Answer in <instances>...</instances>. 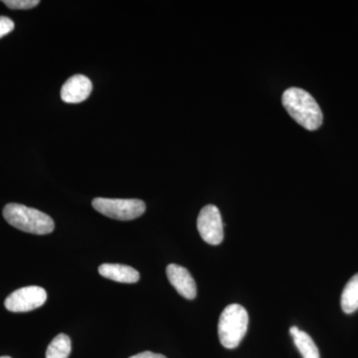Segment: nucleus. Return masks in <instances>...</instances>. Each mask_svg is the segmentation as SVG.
I'll use <instances>...</instances> for the list:
<instances>
[{
  "instance_id": "11",
  "label": "nucleus",
  "mask_w": 358,
  "mask_h": 358,
  "mask_svg": "<svg viewBox=\"0 0 358 358\" xmlns=\"http://www.w3.org/2000/svg\"><path fill=\"white\" fill-rule=\"evenodd\" d=\"M71 350L72 343L69 336L65 334H60L51 341L47 348L46 358H68Z\"/></svg>"
},
{
  "instance_id": "15",
  "label": "nucleus",
  "mask_w": 358,
  "mask_h": 358,
  "mask_svg": "<svg viewBox=\"0 0 358 358\" xmlns=\"http://www.w3.org/2000/svg\"><path fill=\"white\" fill-rule=\"evenodd\" d=\"M129 358H166L164 355H159V353H154L150 352H145L138 353V355H133Z\"/></svg>"
},
{
  "instance_id": "2",
  "label": "nucleus",
  "mask_w": 358,
  "mask_h": 358,
  "mask_svg": "<svg viewBox=\"0 0 358 358\" xmlns=\"http://www.w3.org/2000/svg\"><path fill=\"white\" fill-rule=\"evenodd\" d=\"M3 217L16 229L31 234H50L55 229V223L50 216L22 204L6 205Z\"/></svg>"
},
{
  "instance_id": "8",
  "label": "nucleus",
  "mask_w": 358,
  "mask_h": 358,
  "mask_svg": "<svg viewBox=\"0 0 358 358\" xmlns=\"http://www.w3.org/2000/svg\"><path fill=\"white\" fill-rule=\"evenodd\" d=\"M93 85L84 75H75L69 78L61 89V98L65 103H78L89 98Z\"/></svg>"
},
{
  "instance_id": "6",
  "label": "nucleus",
  "mask_w": 358,
  "mask_h": 358,
  "mask_svg": "<svg viewBox=\"0 0 358 358\" xmlns=\"http://www.w3.org/2000/svg\"><path fill=\"white\" fill-rule=\"evenodd\" d=\"M197 229L202 239L209 245H219L224 239L222 217L215 205H206L197 218Z\"/></svg>"
},
{
  "instance_id": "9",
  "label": "nucleus",
  "mask_w": 358,
  "mask_h": 358,
  "mask_svg": "<svg viewBox=\"0 0 358 358\" xmlns=\"http://www.w3.org/2000/svg\"><path fill=\"white\" fill-rule=\"evenodd\" d=\"M99 273L103 278L124 284H134L140 280V273L136 268L121 264H103Z\"/></svg>"
},
{
  "instance_id": "5",
  "label": "nucleus",
  "mask_w": 358,
  "mask_h": 358,
  "mask_svg": "<svg viewBox=\"0 0 358 358\" xmlns=\"http://www.w3.org/2000/svg\"><path fill=\"white\" fill-rule=\"evenodd\" d=\"M46 301L47 293L43 288L30 286L16 289L9 294L4 306L9 312L26 313L42 307Z\"/></svg>"
},
{
  "instance_id": "1",
  "label": "nucleus",
  "mask_w": 358,
  "mask_h": 358,
  "mask_svg": "<svg viewBox=\"0 0 358 358\" xmlns=\"http://www.w3.org/2000/svg\"><path fill=\"white\" fill-rule=\"evenodd\" d=\"M282 103L289 115L308 131L322 126L324 115L319 103L308 92L300 88H289L282 94Z\"/></svg>"
},
{
  "instance_id": "17",
  "label": "nucleus",
  "mask_w": 358,
  "mask_h": 358,
  "mask_svg": "<svg viewBox=\"0 0 358 358\" xmlns=\"http://www.w3.org/2000/svg\"><path fill=\"white\" fill-rule=\"evenodd\" d=\"M0 358H11L10 357H1Z\"/></svg>"
},
{
  "instance_id": "13",
  "label": "nucleus",
  "mask_w": 358,
  "mask_h": 358,
  "mask_svg": "<svg viewBox=\"0 0 358 358\" xmlns=\"http://www.w3.org/2000/svg\"><path fill=\"white\" fill-rule=\"evenodd\" d=\"M2 2L10 9H31L40 3L39 0H4Z\"/></svg>"
},
{
  "instance_id": "16",
  "label": "nucleus",
  "mask_w": 358,
  "mask_h": 358,
  "mask_svg": "<svg viewBox=\"0 0 358 358\" xmlns=\"http://www.w3.org/2000/svg\"><path fill=\"white\" fill-rule=\"evenodd\" d=\"M299 331H300V329H299V327L294 326L292 327L291 329H289V334H291V336H294V334L298 333Z\"/></svg>"
},
{
  "instance_id": "10",
  "label": "nucleus",
  "mask_w": 358,
  "mask_h": 358,
  "mask_svg": "<svg viewBox=\"0 0 358 358\" xmlns=\"http://www.w3.org/2000/svg\"><path fill=\"white\" fill-rule=\"evenodd\" d=\"M341 303L345 313H352L358 310V273L345 285L341 294Z\"/></svg>"
},
{
  "instance_id": "7",
  "label": "nucleus",
  "mask_w": 358,
  "mask_h": 358,
  "mask_svg": "<svg viewBox=\"0 0 358 358\" xmlns=\"http://www.w3.org/2000/svg\"><path fill=\"white\" fill-rule=\"evenodd\" d=\"M166 275L178 293L187 300H193L197 294L196 282L187 268L182 266L171 264L167 266Z\"/></svg>"
},
{
  "instance_id": "3",
  "label": "nucleus",
  "mask_w": 358,
  "mask_h": 358,
  "mask_svg": "<svg viewBox=\"0 0 358 358\" xmlns=\"http://www.w3.org/2000/svg\"><path fill=\"white\" fill-rule=\"evenodd\" d=\"M248 322V313L242 306L232 303L226 307L218 322V336L221 345L228 350L236 348L247 333Z\"/></svg>"
},
{
  "instance_id": "14",
  "label": "nucleus",
  "mask_w": 358,
  "mask_h": 358,
  "mask_svg": "<svg viewBox=\"0 0 358 358\" xmlns=\"http://www.w3.org/2000/svg\"><path fill=\"white\" fill-rule=\"evenodd\" d=\"M14 22L10 18L0 16V39L14 30Z\"/></svg>"
},
{
  "instance_id": "4",
  "label": "nucleus",
  "mask_w": 358,
  "mask_h": 358,
  "mask_svg": "<svg viewBox=\"0 0 358 358\" xmlns=\"http://www.w3.org/2000/svg\"><path fill=\"white\" fill-rule=\"evenodd\" d=\"M94 208L103 215L115 220L129 221L138 218L145 211V204L140 199H113L98 197L92 202Z\"/></svg>"
},
{
  "instance_id": "12",
  "label": "nucleus",
  "mask_w": 358,
  "mask_h": 358,
  "mask_svg": "<svg viewBox=\"0 0 358 358\" xmlns=\"http://www.w3.org/2000/svg\"><path fill=\"white\" fill-rule=\"evenodd\" d=\"M294 343L303 358H320V352L313 338L305 331H299L293 336Z\"/></svg>"
}]
</instances>
